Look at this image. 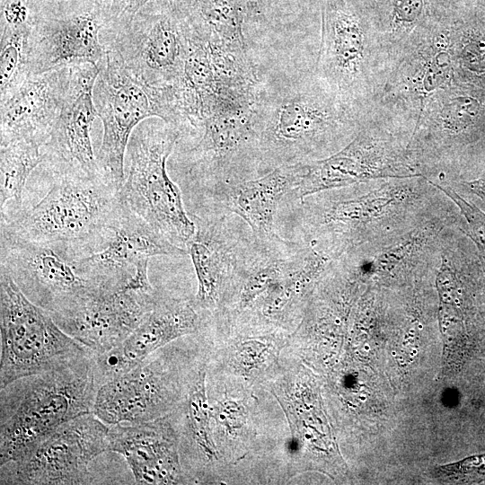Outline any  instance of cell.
<instances>
[{
  "instance_id": "cell-39",
  "label": "cell",
  "mask_w": 485,
  "mask_h": 485,
  "mask_svg": "<svg viewBox=\"0 0 485 485\" xmlns=\"http://www.w3.org/2000/svg\"><path fill=\"white\" fill-rule=\"evenodd\" d=\"M463 184L473 194L485 201V170L477 179L463 181Z\"/></svg>"
},
{
  "instance_id": "cell-32",
  "label": "cell",
  "mask_w": 485,
  "mask_h": 485,
  "mask_svg": "<svg viewBox=\"0 0 485 485\" xmlns=\"http://www.w3.org/2000/svg\"><path fill=\"white\" fill-rule=\"evenodd\" d=\"M41 146L34 141L15 140L0 146V207L4 211L8 201L21 210L22 193L31 172L45 161Z\"/></svg>"
},
{
  "instance_id": "cell-29",
  "label": "cell",
  "mask_w": 485,
  "mask_h": 485,
  "mask_svg": "<svg viewBox=\"0 0 485 485\" xmlns=\"http://www.w3.org/2000/svg\"><path fill=\"white\" fill-rule=\"evenodd\" d=\"M212 379L207 378V389L214 442L221 466L237 465L256 451L259 401L254 390Z\"/></svg>"
},
{
  "instance_id": "cell-41",
  "label": "cell",
  "mask_w": 485,
  "mask_h": 485,
  "mask_svg": "<svg viewBox=\"0 0 485 485\" xmlns=\"http://www.w3.org/2000/svg\"><path fill=\"white\" fill-rule=\"evenodd\" d=\"M25 1H28V0H25Z\"/></svg>"
},
{
  "instance_id": "cell-14",
  "label": "cell",
  "mask_w": 485,
  "mask_h": 485,
  "mask_svg": "<svg viewBox=\"0 0 485 485\" xmlns=\"http://www.w3.org/2000/svg\"><path fill=\"white\" fill-rule=\"evenodd\" d=\"M253 104L245 101L220 108L196 131L198 140L186 152L187 174L201 192L248 180L252 172L260 176Z\"/></svg>"
},
{
  "instance_id": "cell-3",
  "label": "cell",
  "mask_w": 485,
  "mask_h": 485,
  "mask_svg": "<svg viewBox=\"0 0 485 485\" xmlns=\"http://www.w3.org/2000/svg\"><path fill=\"white\" fill-rule=\"evenodd\" d=\"M317 76L363 115L375 108L393 66L375 7L365 0H322Z\"/></svg>"
},
{
  "instance_id": "cell-4",
  "label": "cell",
  "mask_w": 485,
  "mask_h": 485,
  "mask_svg": "<svg viewBox=\"0 0 485 485\" xmlns=\"http://www.w3.org/2000/svg\"><path fill=\"white\" fill-rule=\"evenodd\" d=\"M99 387L91 353L1 389L0 466L22 463L63 423L93 412Z\"/></svg>"
},
{
  "instance_id": "cell-20",
  "label": "cell",
  "mask_w": 485,
  "mask_h": 485,
  "mask_svg": "<svg viewBox=\"0 0 485 485\" xmlns=\"http://www.w3.org/2000/svg\"><path fill=\"white\" fill-rule=\"evenodd\" d=\"M285 414L290 436L285 442L287 479L308 470V460L334 454L331 435L310 376L302 364L285 363L263 385Z\"/></svg>"
},
{
  "instance_id": "cell-17",
  "label": "cell",
  "mask_w": 485,
  "mask_h": 485,
  "mask_svg": "<svg viewBox=\"0 0 485 485\" xmlns=\"http://www.w3.org/2000/svg\"><path fill=\"white\" fill-rule=\"evenodd\" d=\"M109 25L99 0H71V11L57 16L31 13L30 75L81 63H92L101 69L107 57L101 36Z\"/></svg>"
},
{
  "instance_id": "cell-35",
  "label": "cell",
  "mask_w": 485,
  "mask_h": 485,
  "mask_svg": "<svg viewBox=\"0 0 485 485\" xmlns=\"http://www.w3.org/2000/svg\"><path fill=\"white\" fill-rule=\"evenodd\" d=\"M429 181L459 208L465 220V234L475 244L481 269L485 273V213L475 205L465 200L445 181L437 183Z\"/></svg>"
},
{
  "instance_id": "cell-24",
  "label": "cell",
  "mask_w": 485,
  "mask_h": 485,
  "mask_svg": "<svg viewBox=\"0 0 485 485\" xmlns=\"http://www.w3.org/2000/svg\"><path fill=\"white\" fill-rule=\"evenodd\" d=\"M190 216L196 229L186 249L198 281L192 301L202 315H211L222 304L247 236L232 229L225 215Z\"/></svg>"
},
{
  "instance_id": "cell-27",
  "label": "cell",
  "mask_w": 485,
  "mask_h": 485,
  "mask_svg": "<svg viewBox=\"0 0 485 485\" xmlns=\"http://www.w3.org/2000/svg\"><path fill=\"white\" fill-rule=\"evenodd\" d=\"M299 163L282 165L252 179L218 185L204 195L221 209L244 221L255 239L271 241L279 236L275 231L276 216L280 202L294 190Z\"/></svg>"
},
{
  "instance_id": "cell-16",
  "label": "cell",
  "mask_w": 485,
  "mask_h": 485,
  "mask_svg": "<svg viewBox=\"0 0 485 485\" xmlns=\"http://www.w3.org/2000/svg\"><path fill=\"white\" fill-rule=\"evenodd\" d=\"M185 255V248L172 243L121 203L106 243L78 257L76 263L81 274L96 286L153 291L147 274L149 260Z\"/></svg>"
},
{
  "instance_id": "cell-18",
  "label": "cell",
  "mask_w": 485,
  "mask_h": 485,
  "mask_svg": "<svg viewBox=\"0 0 485 485\" xmlns=\"http://www.w3.org/2000/svg\"><path fill=\"white\" fill-rule=\"evenodd\" d=\"M333 259L303 244L283 274L243 314L217 324L225 335L278 334L289 337L300 323L308 300Z\"/></svg>"
},
{
  "instance_id": "cell-21",
  "label": "cell",
  "mask_w": 485,
  "mask_h": 485,
  "mask_svg": "<svg viewBox=\"0 0 485 485\" xmlns=\"http://www.w3.org/2000/svg\"><path fill=\"white\" fill-rule=\"evenodd\" d=\"M100 69L92 63L70 66L63 106L48 142L41 147L45 161L55 172L102 175L91 139L97 116L93 87Z\"/></svg>"
},
{
  "instance_id": "cell-28",
  "label": "cell",
  "mask_w": 485,
  "mask_h": 485,
  "mask_svg": "<svg viewBox=\"0 0 485 485\" xmlns=\"http://www.w3.org/2000/svg\"><path fill=\"white\" fill-rule=\"evenodd\" d=\"M207 362L193 377L182 402L170 413L179 436L181 462L189 484L216 481L222 468L211 428Z\"/></svg>"
},
{
  "instance_id": "cell-22",
  "label": "cell",
  "mask_w": 485,
  "mask_h": 485,
  "mask_svg": "<svg viewBox=\"0 0 485 485\" xmlns=\"http://www.w3.org/2000/svg\"><path fill=\"white\" fill-rule=\"evenodd\" d=\"M203 325L204 316L192 300L158 292L152 309L119 347L94 353L99 385L125 374L174 340L198 334Z\"/></svg>"
},
{
  "instance_id": "cell-9",
  "label": "cell",
  "mask_w": 485,
  "mask_h": 485,
  "mask_svg": "<svg viewBox=\"0 0 485 485\" xmlns=\"http://www.w3.org/2000/svg\"><path fill=\"white\" fill-rule=\"evenodd\" d=\"M410 133L373 110L357 135L334 154L300 163L294 199L375 180L424 177L409 151Z\"/></svg>"
},
{
  "instance_id": "cell-13",
  "label": "cell",
  "mask_w": 485,
  "mask_h": 485,
  "mask_svg": "<svg viewBox=\"0 0 485 485\" xmlns=\"http://www.w3.org/2000/svg\"><path fill=\"white\" fill-rule=\"evenodd\" d=\"M75 247L20 237L1 226V268L35 304L56 313L99 287L77 268Z\"/></svg>"
},
{
  "instance_id": "cell-31",
  "label": "cell",
  "mask_w": 485,
  "mask_h": 485,
  "mask_svg": "<svg viewBox=\"0 0 485 485\" xmlns=\"http://www.w3.org/2000/svg\"><path fill=\"white\" fill-rule=\"evenodd\" d=\"M447 5L454 84L485 94V24L466 20Z\"/></svg>"
},
{
  "instance_id": "cell-40",
  "label": "cell",
  "mask_w": 485,
  "mask_h": 485,
  "mask_svg": "<svg viewBox=\"0 0 485 485\" xmlns=\"http://www.w3.org/2000/svg\"><path fill=\"white\" fill-rule=\"evenodd\" d=\"M365 1H367L372 5L377 6V5L381 4L382 3H384L385 0H365Z\"/></svg>"
},
{
  "instance_id": "cell-33",
  "label": "cell",
  "mask_w": 485,
  "mask_h": 485,
  "mask_svg": "<svg viewBox=\"0 0 485 485\" xmlns=\"http://www.w3.org/2000/svg\"><path fill=\"white\" fill-rule=\"evenodd\" d=\"M437 0H385L375 6L385 41L397 53L426 20Z\"/></svg>"
},
{
  "instance_id": "cell-8",
  "label": "cell",
  "mask_w": 485,
  "mask_h": 485,
  "mask_svg": "<svg viewBox=\"0 0 485 485\" xmlns=\"http://www.w3.org/2000/svg\"><path fill=\"white\" fill-rule=\"evenodd\" d=\"M93 87V102L102 122V139L96 155L102 176L119 191L125 177V155L133 130L149 118L178 127L183 123L173 86L150 85L136 75L112 48Z\"/></svg>"
},
{
  "instance_id": "cell-26",
  "label": "cell",
  "mask_w": 485,
  "mask_h": 485,
  "mask_svg": "<svg viewBox=\"0 0 485 485\" xmlns=\"http://www.w3.org/2000/svg\"><path fill=\"white\" fill-rule=\"evenodd\" d=\"M207 375L254 390L271 380L281 367L288 337L278 334L208 336Z\"/></svg>"
},
{
  "instance_id": "cell-25",
  "label": "cell",
  "mask_w": 485,
  "mask_h": 485,
  "mask_svg": "<svg viewBox=\"0 0 485 485\" xmlns=\"http://www.w3.org/2000/svg\"><path fill=\"white\" fill-rule=\"evenodd\" d=\"M69 74L70 66L31 75L0 98V146L15 140L41 146L48 142L63 106Z\"/></svg>"
},
{
  "instance_id": "cell-7",
  "label": "cell",
  "mask_w": 485,
  "mask_h": 485,
  "mask_svg": "<svg viewBox=\"0 0 485 485\" xmlns=\"http://www.w3.org/2000/svg\"><path fill=\"white\" fill-rule=\"evenodd\" d=\"M207 358L208 345L199 334L191 344L173 341L101 384L93 412L107 425L167 416L182 402L193 377Z\"/></svg>"
},
{
  "instance_id": "cell-2",
  "label": "cell",
  "mask_w": 485,
  "mask_h": 485,
  "mask_svg": "<svg viewBox=\"0 0 485 485\" xmlns=\"http://www.w3.org/2000/svg\"><path fill=\"white\" fill-rule=\"evenodd\" d=\"M367 117L342 101L314 71L260 82L253 104L259 175L334 154Z\"/></svg>"
},
{
  "instance_id": "cell-19",
  "label": "cell",
  "mask_w": 485,
  "mask_h": 485,
  "mask_svg": "<svg viewBox=\"0 0 485 485\" xmlns=\"http://www.w3.org/2000/svg\"><path fill=\"white\" fill-rule=\"evenodd\" d=\"M157 293L96 287L69 308L50 314L66 334L101 354L119 347L141 323Z\"/></svg>"
},
{
  "instance_id": "cell-10",
  "label": "cell",
  "mask_w": 485,
  "mask_h": 485,
  "mask_svg": "<svg viewBox=\"0 0 485 485\" xmlns=\"http://www.w3.org/2000/svg\"><path fill=\"white\" fill-rule=\"evenodd\" d=\"M454 84L448 5L437 0L397 53L375 108L412 133L426 104Z\"/></svg>"
},
{
  "instance_id": "cell-6",
  "label": "cell",
  "mask_w": 485,
  "mask_h": 485,
  "mask_svg": "<svg viewBox=\"0 0 485 485\" xmlns=\"http://www.w3.org/2000/svg\"><path fill=\"white\" fill-rule=\"evenodd\" d=\"M182 136L161 119H146L133 130L119 190L122 205L172 243L185 248L195 233L180 187L170 178L167 160ZM187 250V249H186Z\"/></svg>"
},
{
  "instance_id": "cell-12",
  "label": "cell",
  "mask_w": 485,
  "mask_h": 485,
  "mask_svg": "<svg viewBox=\"0 0 485 485\" xmlns=\"http://www.w3.org/2000/svg\"><path fill=\"white\" fill-rule=\"evenodd\" d=\"M192 28L174 0H154L127 23L107 27L101 40L146 84L175 86L181 78Z\"/></svg>"
},
{
  "instance_id": "cell-30",
  "label": "cell",
  "mask_w": 485,
  "mask_h": 485,
  "mask_svg": "<svg viewBox=\"0 0 485 485\" xmlns=\"http://www.w3.org/2000/svg\"><path fill=\"white\" fill-rule=\"evenodd\" d=\"M201 38L248 49L243 33L244 0H174Z\"/></svg>"
},
{
  "instance_id": "cell-34",
  "label": "cell",
  "mask_w": 485,
  "mask_h": 485,
  "mask_svg": "<svg viewBox=\"0 0 485 485\" xmlns=\"http://www.w3.org/2000/svg\"><path fill=\"white\" fill-rule=\"evenodd\" d=\"M31 21L22 26L1 25L0 98L18 87L29 75L28 56Z\"/></svg>"
},
{
  "instance_id": "cell-5",
  "label": "cell",
  "mask_w": 485,
  "mask_h": 485,
  "mask_svg": "<svg viewBox=\"0 0 485 485\" xmlns=\"http://www.w3.org/2000/svg\"><path fill=\"white\" fill-rule=\"evenodd\" d=\"M54 174L51 188L35 206L1 218V226L27 240L70 244L81 253V248L100 250L120 212L119 191L102 175Z\"/></svg>"
},
{
  "instance_id": "cell-23",
  "label": "cell",
  "mask_w": 485,
  "mask_h": 485,
  "mask_svg": "<svg viewBox=\"0 0 485 485\" xmlns=\"http://www.w3.org/2000/svg\"><path fill=\"white\" fill-rule=\"evenodd\" d=\"M109 451L125 458L136 484H189L170 414L150 421L110 425Z\"/></svg>"
},
{
  "instance_id": "cell-36",
  "label": "cell",
  "mask_w": 485,
  "mask_h": 485,
  "mask_svg": "<svg viewBox=\"0 0 485 485\" xmlns=\"http://www.w3.org/2000/svg\"><path fill=\"white\" fill-rule=\"evenodd\" d=\"M109 17V27L128 22L147 3L154 0H101Z\"/></svg>"
},
{
  "instance_id": "cell-1",
  "label": "cell",
  "mask_w": 485,
  "mask_h": 485,
  "mask_svg": "<svg viewBox=\"0 0 485 485\" xmlns=\"http://www.w3.org/2000/svg\"><path fill=\"white\" fill-rule=\"evenodd\" d=\"M425 177L375 180L299 199L303 243L332 259L366 244H388L451 216Z\"/></svg>"
},
{
  "instance_id": "cell-37",
  "label": "cell",
  "mask_w": 485,
  "mask_h": 485,
  "mask_svg": "<svg viewBox=\"0 0 485 485\" xmlns=\"http://www.w3.org/2000/svg\"><path fill=\"white\" fill-rule=\"evenodd\" d=\"M25 0H1V25L19 27L31 21Z\"/></svg>"
},
{
  "instance_id": "cell-11",
  "label": "cell",
  "mask_w": 485,
  "mask_h": 485,
  "mask_svg": "<svg viewBox=\"0 0 485 485\" xmlns=\"http://www.w3.org/2000/svg\"><path fill=\"white\" fill-rule=\"evenodd\" d=\"M0 389L93 352L66 334L1 268Z\"/></svg>"
},
{
  "instance_id": "cell-38",
  "label": "cell",
  "mask_w": 485,
  "mask_h": 485,
  "mask_svg": "<svg viewBox=\"0 0 485 485\" xmlns=\"http://www.w3.org/2000/svg\"><path fill=\"white\" fill-rule=\"evenodd\" d=\"M247 17L254 22H262L265 18L266 4L265 0H244Z\"/></svg>"
},
{
  "instance_id": "cell-15",
  "label": "cell",
  "mask_w": 485,
  "mask_h": 485,
  "mask_svg": "<svg viewBox=\"0 0 485 485\" xmlns=\"http://www.w3.org/2000/svg\"><path fill=\"white\" fill-rule=\"evenodd\" d=\"M110 427L93 412L59 426L20 463L1 466V484L93 483L88 466L109 451Z\"/></svg>"
}]
</instances>
